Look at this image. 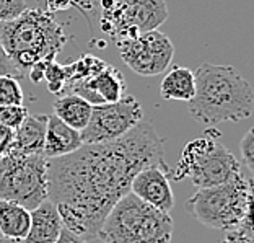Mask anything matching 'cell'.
<instances>
[{"mask_svg": "<svg viewBox=\"0 0 254 243\" xmlns=\"http://www.w3.org/2000/svg\"><path fill=\"white\" fill-rule=\"evenodd\" d=\"M54 243H90V242H86L85 239H82V237L75 235L68 229L62 227L61 234H59V239H57Z\"/></svg>", "mask_w": 254, "mask_h": 243, "instance_id": "obj_28", "label": "cell"}, {"mask_svg": "<svg viewBox=\"0 0 254 243\" xmlns=\"http://www.w3.org/2000/svg\"><path fill=\"white\" fill-rule=\"evenodd\" d=\"M0 199L34 209L48 199V159L13 149L0 157Z\"/></svg>", "mask_w": 254, "mask_h": 243, "instance_id": "obj_7", "label": "cell"}, {"mask_svg": "<svg viewBox=\"0 0 254 243\" xmlns=\"http://www.w3.org/2000/svg\"><path fill=\"white\" fill-rule=\"evenodd\" d=\"M143 119V109L135 96L126 95L114 103L91 108V116L83 131V144H101L123 137Z\"/></svg>", "mask_w": 254, "mask_h": 243, "instance_id": "obj_9", "label": "cell"}, {"mask_svg": "<svg viewBox=\"0 0 254 243\" xmlns=\"http://www.w3.org/2000/svg\"><path fill=\"white\" fill-rule=\"evenodd\" d=\"M0 243H25V242H13V240H7L3 237H0Z\"/></svg>", "mask_w": 254, "mask_h": 243, "instance_id": "obj_29", "label": "cell"}, {"mask_svg": "<svg viewBox=\"0 0 254 243\" xmlns=\"http://www.w3.org/2000/svg\"><path fill=\"white\" fill-rule=\"evenodd\" d=\"M0 75H11V77H16V79L23 77V75L18 72V69L11 64V61L8 59V56L5 54L2 44H0Z\"/></svg>", "mask_w": 254, "mask_h": 243, "instance_id": "obj_26", "label": "cell"}, {"mask_svg": "<svg viewBox=\"0 0 254 243\" xmlns=\"http://www.w3.org/2000/svg\"><path fill=\"white\" fill-rule=\"evenodd\" d=\"M121 59L132 72L142 77L163 74L175 56V46L165 33L158 30L140 33L135 38L116 43Z\"/></svg>", "mask_w": 254, "mask_h": 243, "instance_id": "obj_10", "label": "cell"}, {"mask_svg": "<svg viewBox=\"0 0 254 243\" xmlns=\"http://www.w3.org/2000/svg\"><path fill=\"white\" fill-rule=\"evenodd\" d=\"M26 8V0H0V23L18 18Z\"/></svg>", "mask_w": 254, "mask_h": 243, "instance_id": "obj_24", "label": "cell"}, {"mask_svg": "<svg viewBox=\"0 0 254 243\" xmlns=\"http://www.w3.org/2000/svg\"><path fill=\"white\" fill-rule=\"evenodd\" d=\"M13 136H15L13 129L0 124V157L8 152V149L11 147V142H13Z\"/></svg>", "mask_w": 254, "mask_h": 243, "instance_id": "obj_27", "label": "cell"}, {"mask_svg": "<svg viewBox=\"0 0 254 243\" xmlns=\"http://www.w3.org/2000/svg\"><path fill=\"white\" fill-rule=\"evenodd\" d=\"M83 146L80 131L67 126L54 114H48V126H46V137L43 154L46 159H56L62 155L72 154Z\"/></svg>", "mask_w": 254, "mask_h": 243, "instance_id": "obj_13", "label": "cell"}, {"mask_svg": "<svg viewBox=\"0 0 254 243\" xmlns=\"http://www.w3.org/2000/svg\"><path fill=\"white\" fill-rule=\"evenodd\" d=\"M28 109L23 105H7L0 106V124L10 127V129H16L25 118L28 116Z\"/></svg>", "mask_w": 254, "mask_h": 243, "instance_id": "obj_22", "label": "cell"}, {"mask_svg": "<svg viewBox=\"0 0 254 243\" xmlns=\"http://www.w3.org/2000/svg\"><path fill=\"white\" fill-rule=\"evenodd\" d=\"M194 80L195 93L188 106L197 123L204 126H217L225 121L238 123L253 114V88L235 67L204 62L194 72Z\"/></svg>", "mask_w": 254, "mask_h": 243, "instance_id": "obj_2", "label": "cell"}, {"mask_svg": "<svg viewBox=\"0 0 254 243\" xmlns=\"http://www.w3.org/2000/svg\"><path fill=\"white\" fill-rule=\"evenodd\" d=\"M148 165H166L163 139L142 119L119 139L83 144L72 154L48 159V199L64 227L95 242L109 211L130 193L135 173Z\"/></svg>", "mask_w": 254, "mask_h": 243, "instance_id": "obj_1", "label": "cell"}, {"mask_svg": "<svg viewBox=\"0 0 254 243\" xmlns=\"http://www.w3.org/2000/svg\"><path fill=\"white\" fill-rule=\"evenodd\" d=\"M65 43L62 25L46 10L26 8L18 18L0 23V44L21 75L39 61H54Z\"/></svg>", "mask_w": 254, "mask_h": 243, "instance_id": "obj_3", "label": "cell"}, {"mask_svg": "<svg viewBox=\"0 0 254 243\" xmlns=\"http://www.w3.org/2000/svg\"><path fill=\"white\" fill-rule=\"evenodd\" d=\"M31 212V224L25 243H54L64 227L53 201L46 199Z\"/></svg>", "mask_w": 254, "mask_h": 243, "instance_id": "obj_14", "label": "cell"}, {"mask_svg": "<svg viewBox=\"0 0 254 243\" xmlns=\"http://www.w3.org/2000/svg\"><path fill=\"white\" fill-rule=\"evenodd\" d=\"M101 30L114 44L157 30L168 18L165 0H101Z\"/></svg>", "mask_w": 254, "mask_h": 243, "instance_id": "obj_8", "label": "cell"}, {"mask_svg": "<svg viewBox=\"0 0 254 243\" xmlns=\"http://www.w3.org/2000/svg\"><path fill=\"white\" fill-rule=\"evenodd\" d=\"M240 149H241V159H243L245 165L253 171L254 170V131L253 129L248 131L245 137L241 139Z\"/></svg>", "mask_w": 254, "mask_h": 243, "instance_id": "obj_25", "label": "cell"}, {"mask_svg": "<svg viewBox=\"0 0 254 243\" xmlns=\"http://www.w3.org/2000/svg\"><path fill=\"white\" fill-rule=\"evenodd\" d=\"M170 212L155 209L135 194L123 196L101 224L100 243H171Z\"/></svg>", "mask_w": 254, "mask_h": 243, "instance_id": "obj_4", "label": "cell"}, {"mask_svg": "<svg viewBox=\"0 0 254 243\" xmlns=\"http://www.w3.org/2000/svg\"><path fill=\"white\" fill-rule=\"evenodd\" d=\"M48 114H28L15 129L11 147L21 154H43Z\"/></svg>", "mask_w": 254, "mask_h": 243, "instance_id": "obj_15", "label": "cell"}, {"mask_svg": "<svg viewBox=\"0 0 254 243\" xmlns=\"http://www.w3.org/2000/svg\"><path fill=\"white\" fill-rule=\"evenodd\" d=\"M30 209L16 202L0 199V237L13 242H23L30 230Z\"/></svg>", "mask_w": 254, "mask_h": 243, "instance_id": "obj_16", "label": "cell"}, {"mask_svg": "<svg viewBox=\"0 0 254 243\" xmlns=\"http://www.w3.org/2000/svg\"><path fill=\"white\" fill-rule=\"evenodd\" d=\"M218 136L217 131H209L207 136L188 142L176 168L168 171L170 180L183 181L189 178L197 188H213L241 175V163L217 141Z\"/></svg>", "mask_w": 254, "mask_h": 243, "instance_id": "obj_6", "label": "cell"}, {"mask_svg": "<svg viewBox=\"0 0 254 243\" xmlns=\"http://www.w3.org/2000/svg\"><path fill=\"white\" fill-rule=\"evenodd\" d=\"M253 184L245 173L213 188H199L186 201V211L202 225L233 230L253 217Z\"/></svg>", "mask_w": 254, "mask_h": 243, "instance_id": "obj_5", "label": "cell"}, {"mask_svg": "<svg viewBox=\"0 0 254 243\" xmlns=\"http://www.w3.org/2000/svg\"><path fill=\"white\" fill-rule=\"evenodd\" d=\"M195 93L194 72L188 67L175 66L163 77L160 85V96L163 100L190 101Z\"/></svg>", "mask_w": 254, "mask_h": 243, "instance_id": "obj_18", "label": "cell"}, {"mask_svg": "<svg viewBox=\"0 0 254 243\" xmlns=\"http://www.w3.org/2000/svg\"><path fill=\"white\" fill-rule=\"evenodd\" d=\"M43 82H46L51 93L62 95L64 91L67 90V83H68V75H67L65 66H61L56 59L48 61L46 62Z\"/></svg>", "mask_w": 254, "mask_h": 243, "instance_id": "obj_20", "label": "cell"}, {"mask_svg": "<svg viewBox=\"0 0 254 243\" xmlns=\"http://www.w3.org/2000/svg\"><path fill=\"white\" fill-rule=\"evenodd\" d=\"M168 165H148L135 173L130 183V193L155 209L170 212L175 206V196L168 178Z\"/></svg>", "mask_w": 254, "mask_h": 243, "instance_id": "obj_11", "label": "cell"}, {"mask_svg": "<svg viewBox=\"0 0 254 243\" xmlns=\"http://www.w3.org/2000/svg\"><path fill=\"white\" fill-rule=\"evenodd\" d=\"M105 67H106L105 61L98 59V57L91 56V54H85L77 61H73L70 64H65L67 75H68V83L93 77V75H96L98 72H101Z\"/></svg>", "mask_w": 254, "mask_h": 243, "instance_id": "obj_19", "label": "cell"}, {"mask_svg": "<svg viewBox=\"0 0 254 243\" xmlns=\"http://www.w3.org/2000/svg\"><path fill=\"white\" fill-rule=\"evenodd\" d=\"M25 95L20 80L11 75H0V106L23 105Z\"/></svg>", "mask_w": 254, "mask_h": 243, "instance_id": "obj_21", "label": "cell"}, {"mask_svg": "<svg viewBox=\"0 0 254 243\" xmlns=\"http://www.w3.org/2000/svg\"><path fill=\"white\" fill-rule=\"evenodd\" d=\"M222 243H253V217L233 230H227Z\"/></svg>", "mask_w": 254, "mask_h": 243, "instance_id": "obj_23", "label": "cell"}, {"mask_svg": "<svg viewBox=\"0 0 254 243\" xmlns=\"http://www.w3.org/2000/svg\"><path fill=\"white\" fill-rule=\"evenodd\" d=\"M54 116L64 121L67 126L77 131H83L91 116V106L88 101L75 93L61 95L54 101Z\"/></svg>", "mask_w": 254, "mask_h": 243, "instance_id": "obj_17", "label": "cell"}, {"mask_svg": "<svg viewBox=\"0 0 254 243\" xmlns=\"http://www.w3.org/2000/svg\"><path fill=\"white\" fill-rule=\"evenodd\" d=\"M67 88L70 90V93L82 96L91 106H96L121 100L126 91V80L119 69L106 64L101 72L90 79L68 83Z\"/></svg>", "mask_w": 254, "mask_h": 243, "instance_id": "obj_12", "label": "cell"}]
</instances>
